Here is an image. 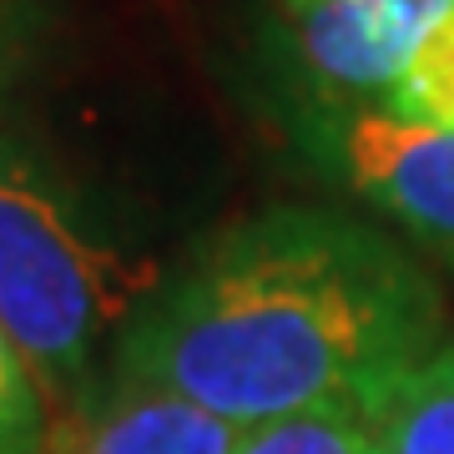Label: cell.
I'll return each mask as SVG.
<instances>
[{
  "instance_id": "3",
  "label": "cell",
  "mask_w": 454,
  "mask_h": 454,
  "mask_svg": "<svg viewBox=\"0 0 454 454\" xmlns=\"http://www.w3.org/2000/svg\"><path fill=\"white\" fill-rule=\"evenodd\" d=\"M313 116L318 152L343 187L419 247L454 258V127L384 106H313Z\"/></svg>"
},
{
  "instance_id": "6",
  "label": "cell",
  "mask_w": 454,
  "mask_h": 454,
  "mask_svg": "<svg viewBox=\"0 0 454 454\" xmlns=\"http://www.w3.org/2000/svg\"><path fill=\"white\" fill-rule=\"evenodd\" d=\"M384 454H454V328L379 414Z\"/></svg>"
},
{
  "instance_id": "9",
  "label": "cell",
  "mask_w": 454,
  "mask_h": 454,
  "mask_svg": "<svg viewBox=\"0 0 454 454\" xmlns=\"http://www.w3.org/2000/svg\"><path fill=\"white\" fill-rule=\"evenodd\" d=\"M51 404L26 354L0 324V454H46Z\"/></svg>"
},
{
  "instance_id": "2",
  "label": "cell",
  "mask_w": 454,
  "mask_h": 454,
  "mask_svg": "<svg viewBox=\"0 0 454 454\" xmlns=\"http://www.w3.org/2000/svg\"><path fill=\"white\" fill-rule=\"evenodd\" d=\"M146 288L35 157L0 137V324L51 409L97 384V348Z\"/></svg>"
},
{
  "instance_id": "5",
  "label": "cell",
  "mask_w": 454,
  "mask_h": 454,
  "mask_svg": "<svg viewBox=\"0 0 454 454\" xmlns=\"http://www.w3.org/2000/svg\"><path fill=\"white\" fill-rule=\"evenodd\" d=\"M238 439V424L192 399L106 373L71 404L51 409L46 454H232Z\"/></svg>"
},
{
  "instance_id": "10",
  "label": "cell",
  "mask_w": 454,
  "mask_h": 454,
  "mask_svg": "<svg viewBox=\"0 0 454 454\" xmlns=\"http://www.w3.org/2000/svg\"><path fill=\"white\" fill-rule=\"evenodd\" d=\"M35 31H41V0H0V86L31 56Z\"/></svg>"
},
{
  "instance_id": "7",
  "label": "cell",
  "mask_w": 454,
  "mask_h": 454,
  "mask_svg": "<svg viewBox=\"0 0 454 454\" xmlns=\"http://www.w3.org/2000/svg\"><path fill=\"white\" fill-rule=\"evenodd\" d=\"M232 454H384L379 439V409H309L288 419L243 429Z\"/></svg>"
},
{
  "instance_id": "8",
  "label": "cell",
  "mask_w": 454,
  "mask_h": 454,
  "mask_svg": "<svg viewBox=\"0 0 454 454\" xmlns=\"http://www.w3.org/2000/svg\"><path fill=\"white\" fill-rule=\"evenodd\" d=\"M384 112L429 121V127H454V16L434 35H424V46L409 56Z\"/></svg>"
},
{
  "instance_id": "1",
  "label": "cell",
  "mask_w": 454,
  "mask_h": 454,
  "mask_svg": "<svg viewBox=\"0 0 454 454\" xmlns=\"http://www.w3.org/2000/svg\"><path fill=\"white\" fill-rule=\"evenodd\" d=\"M444 333V293L404 243L333 207H268L146 283L112 373L238 429L339 404L384 414Z\"/></svg>"
},
{
  "instance_id": "4",
  "label": "cell",
  "mask_w": 454,
  "mask_h": 454,
  "mask_svg": "<svg viewBox=\"0 0 454 454\" xmlns=\"http://www.w3.org/2000/svg\"><path fill=\"white\" fill-rule=\"evenodd\" d=\"M454 0H283L288 56L313 106H384Z\"/></svg>"
}]
</instances>
